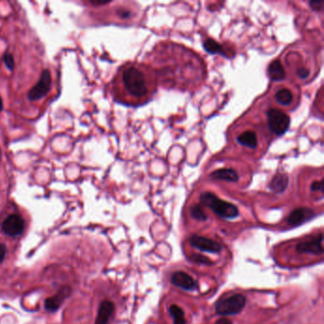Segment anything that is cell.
<instances>
[{
  "mask_svg": "<svg viewBox=\"0 0 324 324\" xmlns=\"http://www.w3.org/2000/svg\"><path fill=\"white\" fill-rule=\"evenodd\" d=\"M189 241L192 246H194L195 248H197L203 252L218 254L223 249V247L220 243H217L213 240H210L208 238L199 236V235L191 236Z\"/></svg>",
  "mask_w": 324,
  "mask_h": 324,
  "instance_id": "52a82bcc",
  "label": "cell"
},
{
  "mask_svg": "<svg viewBox=\"0 0 324 324\" xmlns=\"http://www.w3.org/2000/svg\"><path fill=\"white\" fill-rule=\"evenodd\" d=\"M91 3L92 4H94V5H106V4H108V3H109V2H107V1H104V2H101V1H97V2H95V1H91Z\"/></svg>",
  "mask_w": 324,
  "mask_h": 324,
  "instance_id": "83f0119b",
  "label": "cell"
},
{
  "mask_svg": "<svg viewBox=\"0 0 324 324\" xmlns=\"http://www.w3.org/2000/svg\"><path fill=\"white\" fill-rule=\"evenodd\" d=\"M311 190L314 192H321L323 193V181L314 182L311 186Z\"/></svg>",
  "mask_w": 324,
  "mask_h": 324,
  "instance_id": "cb8c5ba5",
  "label": "cell"
},
{
  "mask_svg": "<svg viewBox=\"0 0 324 324\" xmlns=\"http://www.w3.org/2000/svg\"><path fill=\"white\" fill-rule=\"evenodd\" d=\"M169 313L173 319V324H187L185 318V313L181 307L176 304H172L169 307Z\"/></svg>",
  "mask_w": 324,
  "mask_h": 324,
  "instance_id": "ac0fdd59",
  "label": "cell"
},
{
  "mask_svg": "<svg viewBox=\"0 0 324 324\" xmlns=\"http://www.w3.org/2000/svg\"><path fill=\"white\" fill-rule=\"evenodd\" d=\"M191 259L195 262H200V263H203V264H207V265L212 264V261L208 258L201 256V255H193L191 258Z\"/></svg>",
  "mask_w": 324,
  "mask_h": 324,
  "instance_id": "7402d4cb",
  "label": "cell"
},
{
  "mask_svg": "<svg viewBox=\"0 0 324 324\" xmlns=\"http://www.w3.org/2000/svg\"><path fill=\"white\" fill-rule=\"evenodd\" d=\"M310 7L314 11H322L324 8V1H311Z\"/></svg>",
  "mask_w": 324,
  "mask_h": 324,
  "instance_id": "603a6c76",
  "label": "cell"
},
{
  "mask_svg": "<svg viewBox=\"0 0 324 324\" xmlns=\"http://www.w3.org/2000/svg\"><path fill=\"white\" fill-rule=\"evenodd\" d=\"M171 283L177 287H180L187 291H194L198 288L197 282L189 274L179 271L175 272L171 277Z\"/></svg>",
  "mask_w": 324,
  "mask_h": 324,
  "instance_id": "30bf717a",
  "label": "cell"
},
{
  "mask_svg": "<svg viewBox=\"0 0 324 324\" xmlns=\"http://www.w3.org/2000/svg\"><path fill=\"white\" fill-rule=\"evenodd\" d=\"M268 75L273 81H282L285 78V70L280 60H275L267 68Z\"/></svg>",
  "mask_w": 324,
  "mask_h": 324,
  "instance_id": "9a60e30c",
  "label": "cell"
},
{
  "mask_svg": "<svg viewBox=\"0 0 324 324\" xmlns=\"http://www.w3.org/2000/svg\"><path fill=\"white\" fill-rule=\"evenodd\" d=\"M203 48H204V50H205L206 52H208V53H210V54H219L226 55V54H225V51H224V49H223V47H222V45L219 44V43H217L216 41L213 40V39H211V38L204 41V43H203Z\"/></svg>",
  "mask_w": 324,
  "mask_h": 324,
  "instance_id": "d6986e66",
  "label": "cell"
},
{
  "mask_svg": "<svg viewBox=\"0 0 324 324\" xmlns=\"http://www.w3.org/2000/svg\"><path fill=\"white\" fill-rule=\"evenodd\" d=\"M70 292H71V288L69 286L62 287L57 292L56 295H54L53 297H48L45 300V303H44L45 309L49 312H56L60 308V306L62 305L64 300L70 296Z\"/></svg>",
  "mask_w": 324,
  "mask_h": 324,
  "instance_id": "9c48e42d",
  "label": "cell"
},
{
  "mask_svg": "<svg viewBox=\"0 0 324 324\" xmlns=\"http://www.w3.org/2000/svg\"><path fill=\"white\" fill-rule=\"evenodd\" d=\"M121 91L122 103L141 105L149 100L156 90V76L142 64L129 63L122 67L117 75Z\"/></svg>",
  "mask_w": 324,
  "mask_h": 324,
  "instance_id": "6da1fadb",
  "label": "cell"
},
{
  "mask_svg": "<svg viewBox=\"0 0 324 324\" xmlns=\"http://www.w3.org/2000/svg\"><path fill=\"white\" fill-rule=\"evenodd\" d=\"M52 87V74L49 69H44L41 73L40 79L28 93V98L31 101H37L45 97Z\"/></svg>",
  "mask_w": 324,
  "mask_h": 324,
  "instance_id": "5b68a950",
  "label": "cell"
},
{
  "mask_svg": "<svg viewBox=\"0 0 324 324\" xmlns=\"http://www.w3.org/2000/svg\"><path fill=\"white\" fill-rule=\"evenodd\" d=\"M237 142L243 147L255 149L258 146V136L253 130H246L238 135Z\"/></svg>",
  "mask_w": 324,
  "mask_h": 324,
  "instance_id": "5bb4252c",
  "label": "cell"
},
{
  "mask_svg": "<svg viewBox=\"0 0 324 324\" xmlns=\"http://www.w3.org/2000/svg\"><path fill=\"white\" fill-rule=\"evenodd\" d=\"M314 215V212L308 208H297L289 215L287 222L292 227H297L309 221Z\"/></svg>",
  "mask_w": 324,
  "mask_h": 324,
  "instance_id": "8fae6325",
  "label": "cell"
},
{
  "mask_svg": "<svg viewBox=\"0 0 324 324\" xmlns=\"http://www.w3.org/2000/svg\"><path fill=\"white\" fill-rule=\"evenodd\" d=\"M267 123L271 131L276 135L284 134L290 127V117L280 109L271 108L267 112Z\"/></svg>",
  "mask_w": 324,
  "mask_h": 324,
  "instance_id": "277c9868",
  "label": "cell"
},
{
  "mask_svg": "<svg viewBox=\"0 0 324 324\" xmlns=\"http://www.w3.org/2000/svg\"><path fill=\"white\" fill-rule=\"evenodd\" d=\"M288 186V176L285 174H277L275 176L270 183L271 190L276 193H282L286 189Z\"/></svg>",
  "mask_w": 324,
  "mask_h": 324,
  "instance_id": "2e32d148",
  "label": "cell"
},
{
  "mask_svg": "<svg viewBox=\"0 0 324 324\" xmlns=\"http://www.w3.org/2000/svg\"><path fill=\"white\" fill-rule=\"evenodd\" d=\"M114 313V304L109 300H103L99 306L95 324H108Z\"/></svg>",
  "mask_w": 324,
  "mask_h": 324,
  "instance_id": "7c38bea8",
  "label": "cell"
},
{
  "mask_svg": "<svg viewBox=\"0 0 324 324\" xmlns=\"http://www.w3.org/2000/svg\"><path fill=\"white\" fill-rule=\"evenodd\" d=\"M0 162H1V149H0Z\"/></svg>",
  "mask_w": 324,
  "mask_h": 324,
  "instance_id": "f546056e",
  "label": "cell"
},
{
  "mask_svg": "<svg viewBox=\"0 0 324 324\" xmlns=\"http://www.w3.org/2000/svg\"><path fill=\"white\" fill-rule=\"evenodd\" d=\"M6 253H7L6 245L3 243H0V264L3 262V260L6 257Z\"/></svg>",
  "mask_w": 324,
  "mask_h": 324,
  "instance_id": "484cf974",
  "label": "cell"
},
{
  "mask_svg": "<svg viewBox=\"0 0 324 324\" xmlns=\"http://www.w3.org/2000/svg\"><path fill=\"white\" fill-rule=\"evenodd\" d=\"M2 109H3V101H2V98L0 96V111H2Z\"/></svg>",
  "mask_w": 324,
  "mask_h": 324,
  "instance_id": "f1b7e54d",
  "label": "cell"
},
{
  "mask_svg": "<svg viewBox=\"0 0 324 324\" xmlns=\"http://www.w3.org/2000/svg\"><path fill=\"white\" fill-rule=\"evenodd\" d=\"M190 214L195 220L197 221H206L207 220V215L205 214L203 210V206L200 204H195L190 208Z\"/></svg>",
  "mask_w": 324,
  "mask_h": 324,
  "instance_id": "ffe728a7",
  "label": "cell"
},
{
  "mask_svg": "<svg viewBox=\"0 0 324 324\" xmlns=\"http://www.w3.org/2000/svg\"><path fill=\"white\" fill-rule=\"evenodd\" d=\"M297 73L300 78L306 79V78H308V76L310 74V71L307 68H301L297 69Z\"/></svg>",
  "mask_w": 324,
  "mask_h": 324,
  "instance_id": "d4e9b609",
  "label": "cell"
},
{
  "mask_svg": "<svg viewBox=\"0 0 324 324\" xmlns=\"http://www.w3.org/2000/svg\"><path fill=\"white\" fill-rule=\"evenodd\" d=\"M1 227L6 235L16 237L23 233L25 228V222L19 215L12 214L4 220Z\"/></svg>",
  "mask_w": 324,
  "mask_h": 324,
  "instance_id": "8992f818",
  "label": "cell"
},
{
  "mask_svg": "<svg viewBox=\"0 0 324 324\" xmlns=\"http://www.w3.org/2000/svg\"><path fill=\"white\" fill-rule=\"evenodd\" d=\"M323 240H324V236L321 233L318 236H316L315 238H312L310 240L297 243V246H296L297 251L299 253L322 255L324 253Z\"/></svg>",
  "mask_w": 324,
  "mask_h": 324,
  "instance_id": "ba28073f",
  "label": "cell"
},
{
  "mask_svg": "<svg viewBox=\"0 0 324 324\" xmlns=\"http://www.w3.org/2000/svg\"><path fill=\"white\" fill-rule=\"evenodd\" d=\"M210 177L214 180H221V181L231 182V183H236L239 180L238 173L232 168L217 169L210 174Z\"/></svg>",
  "mask_w": 324,
  "mask_h": 324,
  "instance_id": "4fadbf2b",
  "label": "cell"
},
{
  "mask_svg": "<svg viewBox=\"0 0 324 324\" xmlns=\"http://www.w3.org/2000/svg\"><path fill=\"white\" fill-rule=\"evenodd\" d=\"M216 324H232V322L228 320V319H226V318H223V319H220L218 322H217Z\"/></svg>",
  "mask_w": 324,
  "mask_h": 324,
  "instance_id": "4316f807",
  "label": "cell"
},
{
  "mask_svg": "<svg viewBox=\"0 0 324 324\" xmlns=\"http://www.w3.org/2000/svg\"><path fill=\"white\" fill-rule=\"evenodd\" d=\"M200 201L204 206L210 208L216 215L224 219H234L239 216L238 207L227 201L221 200L211 192H203L200 197Z\"/></svg>",
  "mask_w": 324,
  "mask_h": 324,
  "instance_id": "7a4b0ae2",
  "label": "cell"
},
{
  "mask_svg": "<svg viewBox=\"0 0 324 324\" xmlns=\"http://www.w3.org/2000/svg\"><path fill=\"white\" fill-rule=\"evenodd\" d=\"M3 60H4V63L6 65V67L9 68L10 70H13L14 68V66H15V62H14V55L10 53H6L4 57H3Z\"/></svg>",
  "mask_w": 324,
  "mask_h": 324,
  "instance_id": "44dd1931",
  "label": "cell"
},
{
  "mask_svg": "<svg viewBox=\"0 0 324 324\" xmlns=\"http://www.w3.org/2000/svg\"><path fill=\"white\" fill-rule=\"evenodd\" d=\"M245 304V297L243 295L237 294L218 301L215 310L217 314L221 316H234L241 313Z\"/></svg>",
  "mask_w": 324,
  "mask_h": 324,
  "instance_id": "3957f363",
  "label": "cell"
},
{
  "mask_svg": "<svg viewBox=\"0 0 324 324\" xmlns=\"http://www.w3.org/2000/svg\"><path fill=\"white\" fill-rule=\"evenodd\" d=\"M275 98L280 105L288 107L293 102V94L289 90L282 89L276 93Z\"/></svg>",
  "mask_w": 324,
  "mask_h": 324,
  "instance_id": "e0dca14e",
  "label": "cell"
}]
</instances>
